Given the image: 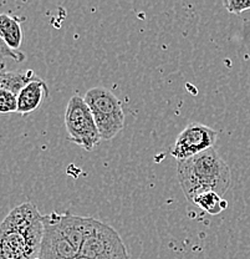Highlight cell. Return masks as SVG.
<instances>
[{
	"mask_svg": "<svg viewBox=\"0 0 250 259\" xmlns=\"http://www.w3.org/2000/svg\"><path fill=\"white\" fill-rule=\"evenodd\" d=\"M49 88L41 79L31 81L18 95V113L28 115L39 109L49 97Z\"/></svg>",
	"mask_w": 250,
	"mask_h": 259,
	"instance_id": "cell-8",
	"label": "cell"
},
{
	"mask_svg": "<svg viewBox=\"0 0 250 259\" xmlns=\"http://www.w3.org/2000/svg\"><path fill=\"white\" fill-rule=\"evenodd\" d=\"M50 215L55 225L58 226L59 231L63 233V236L80 252L86 232H87L90 217H79V215L70 214V213L59 214L56 212L50 213Z\"/></svg>",
	"mask_w": 250,
	"mask_h": 259,
	"instance_id": "cell-7",
	"label": "cell"
},
{
	"mask_svg": "<svg viewBox=\"0 0 250 259\" xmlns=\"http://www.w3.org/2000/svg\"><path fill=\"white\" fill-rule=\"evenodd\" d=\"M80 255L88 259H130L116 229L91 217Z\"/></svg>",
	"mask_w": 250,
	"mask_h": 259,
	"instance_id": "cell-4",
	"label": "cell"
},
{
	"mask_svg": "<svg viewBox=\"0 0 250 259\" xmlns=\"http://www.w3.org/2000/svg\"><path fill=\"white\" fill-rule=\"evenodd\" d=\"M223 5L230 14H241L250 10V0H224Z\"/></svg>",
	"mask_w": 250,
	"mask_h": 259,
	"instance_id": "cell-13",
	"label": "cell"
},
{
	"mask_svg": "<svg viewBox=\"0 0 250 259\" xmlns=\"http://www.w3.org/2000/svg\"><path fill=\"white\" fill-rule=\"evenodd\" d=\"M95 118L100 136L104 141H110L123 130L125 113L120 99L111 90L102 86L87 90L83 96Z\"/></svg>",
	"mask_w": 250,
	"mask_h": 259,
	"instance_id": "cell-3",
	"label": "cell"
},
{
	"mask_svg": "<svg viewBox=\"0 0 250 259\" xmlns=\"http://www.w3.org/2000/svg\"><path fill=\"white\" fill-rule=\"evenodd\" d=\"M0 36L3 44L12 50L19 51L23 44V30L17 18L9 14L0 15Z\"/></svg>",
	"mask_w": 250,
	"mask_h": 259,
	"instance_id": "cell-9",
	"label": "cell"
},
{
	"mask_svg": "<svg viewBox=\"0 0 250 259\" xmlns=\"http://www.w3.org/2000/svg\"><path fill=\"white\" fill-rule=\"evenodd\" d=\"M219 134L203 123L193 122L182 130L171 148V155L177 162L188 160L204 151L213 148Z\"/></svg>",
	"mask_w": 250,
	"mask_h": 259,
	"instance_id": "cell-6",
	"label": "cell"
},
{
	"mask_svg": "<svg viewBox=\"0 0 250 259\" xmlns=\"http://www.w3.org/2000/svg\"><path fill=\"white\" fill-rule=\"evenodd\" d=\"M179 185L189 202L201 193L213 191L224 196L232 185V172L213 148L204 151L188 160L177 162Z\"/></svg>",
	"mask_w": 250,
	"mask_h": 259,
	"instance_id": "cell-2",
	"label": "cell"
},
{
	"mask_svg": "<svg viewBox=\"0 0 250 259\" xmlns=\"http://www.w3.org/2000/svg\"><path fill=\"white\" fill-rule=\"evenodd\" d=\"M0 112H18V96L7 90H0Z\"/></svg>",
	"mask_w": 250,
	"mask_h": 259,
	"instance_id": "cell-12",
	"label": "cell"
},
{
	"mask_svg": "<svg viewBox=\"0 0 250 259\" xmlns=\"http://www.w3.org/2000/svg\"><path fill=\"white\" fill-rule=\"evenodd\" d=\"M65 126L70 141L86 151H92L102 140L92 112L81 96H72L67 102Z\"/></svg>",
	"mask_w": 250,
	"mask_h": 259,
	"instance_id": "cell-5",
	"label": "cell"
},
{
	"mask_svg": "<svg viewBox=\"0 0 250 259\" xmlns=\"http://www.w3.org/2000/svg\"><path fill=\"white\" fill-rule=\"evenodd\" d=\"M33 70L25 71H3L0 76V90H7L9 93L19 95L20 91L31 81L36 80Z\"/></svg>",
	"mask_w": 250,
	"mask_h": 259,
	"instance_id": "cell-10",
	"label": "cell"
},
{
	"mask_svg": "<svg viewBox=\"0 0 250 259\" xmlns=\"http://www.w3.org/2000/svg\"><path fill=\"white\" fill-rule=\"evenodd\" d=\"M193 204L199 207L204 212L213 215L219 214L227 207V202L223 199V197L217 192H213V191L201 193L199 196L195 197V199L193 201Z\"/></svg>",
	"mask_w": 250,
	"mask_h": 259,
	"instance_id": "cell-11",
	"label": "cell"
},
{
	"mask_svg": "<svg viewBox=\"0 0 250 259\" xmlns=\"http://www.w3.org/2000/svg\"><path fill=\"white\" fill-rule=\"evenodd\" d=\"M42 217L31 202L10 210L0 227V259H39Z\"/></svg>",
	"mask_w": 250,
	"mask_h": 259,
	"instance_id": "cell-1",
	"label": "cell"
}]
</instances>
